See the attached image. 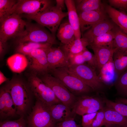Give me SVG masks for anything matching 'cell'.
<instances>
[{
  "mask_svg": "<svg viewBox=\"0 0 127 127\" xmlns=\"http://www.w3.org/2000/svg\"><path fill=\"white\" fill-rule=\"evenodd\" d=\"M104 108L97 111L90 127H101L104 126L105 117Z\"/></svg>",
  "mask_w": 127,
  "mask_h": 127,
  "instance_id": "obj_35",
  "label": "cell"
},
{
  "mask_svg": "<svg viewBox=\"0 0 127 127\" xmlns=\"http://www.w3.org/2000/svg\"><path fill=\"white\" fill-rule=\"evenodd\" d=\"M28 83L34 96L37 100L48 106L61 103L51 89L35 73L30 74Z\"/></svg>",
  "mask_w": 127,
  "mask_h": 127,
  "instance_id": "obj_5",
  "label": "cell"
},
{
  "mask_svg": "<svg viewBox=\"0 0 127 127\" xmlns=\"http://www.w3.org/2000/svg\"><path fill=\"white\" fill-rule=\"evenodd\" d=\"M3 87L11 95L17 115L24 117L31 109L34 96L28 82L20 78H14Z\"/></svg>",
  "mask_w": 127,
  "mask_h": 127,
  "instance_id": "obj_1",
  "label": "cell"
},
{
  "mask_svg": "<svg viewBox=\"0 0 127 127\" xmlns=\"http://www.w3.org/2000/svg\"><path fill=\"white\" fill-rule=\"evenodd\" d=\"M110 6L126 10L127 9V0H109Z\"/></svg>",
  "mask_w": 127,
  "mask_h": 127,
  "instance_id": "obj_40",
  "label": "cell"
},
{
  "mask_svg": "<svg viewBox=\"0 0 127 127\" xmlns=\"http://www.w3.org/2000/svg\"><path fill=\"white\" fill-rule=\"evenodd\" d=\"M9 67L12 71L20 73L24 71L28 64V61L25 56L17 53L9 57L7 60Z\"/></svg>",
  "mask_w": 127,
  "mask_h": 127,
  "instance_id": "obj_23",
  "label": "cell"
},
{
  "mask_svg": "<svg viewBox=\"0 0 127 127\" xmlns=\"http://www.w3.org/2000/svg\"><path fill=\"white\" fill-rule=\"evenodd\" d=\"M49 71L52 75L60 80L74 95L88 93L92 90L81 79L70 73L67 67L56 68Z\"/></svg>",
  "mask_w": 127,
  "mask_h": 127,
  "instance_id": "obj_4",
  "label": "cell"
},
{
  "mask_svg": "<svg viewBox=\"0 0 127 127\" xmlns=\"http://www.w3.org/2000/svg\"><path fill=\"white\" fill-rule=\"evenodd\" d=\"M127 12V9L125 10Z\"/></svg>",
  "mask_w": 127,
  "mask_h": 127,
  "instance_id": "obj_46",
  "label": "cell"
},
{
  "mask_svg": "<svg viewBox=\"0 0 127 127\" xmlns=\"http://www.w3.org/2000/svg\"><path fill=\"white\" fill-rule=\"evenodd\" d=\"M17 115L16 109L10 93L3 87L0 90V118L5 119Z\"/></svg>",
  "mask_w": 127,
  "mask_h": 127,
  "instance_id": "obj_15",
  "label": "cell"
},
{
  "mask_svg": "<svg viewBox=\"0 0 127 127\" xmlns=\"http://www.w3.org/2000/svg\"><path fill=\"white\" fill-rule=\"evenodd\" d=\"M46 49H37L27 55L29 60V67L34 71L44 74L48 71Z\"/></svg>",
  "mask_w": 127,
  "mask_h": 127,
  "instance_id": "obj_13",
  "label": "cell"
},
{
  "mask_svg": "<svg viewBox=\"0 0 127 127\" xmlns=\"http://www.w3.org/2000/svg\"><path fill=\"white\" fill-rule=\"evenodd\" d=\"M46 52L48 63V71L69 66L68 58L60 48L52 47L46 49Z\"/></svg>",
  "mask_w": 127,
  "mask_h": 127,
  "instance_id": "obj_14",
  "label": "cell"
},
{
  "mask_svg": "<svg viewBox=\"0 0 127 127\" xmlns=\"http://www.w3.org/2000/svg\"><path fill=\"white\" fill-rule=\"evenodd\" d=\"M82 53L85 62L95 69L96 68V65L94 55L87 48Z\"/></svg>",
  "mask_w": 127,
  "mask_h": 127,
  "instance_id": "obj_36",
  "label": "cell"
},
{
  "mask_svg": "<svg viewBox=\"0 0 127 127\" xmlns=\"http://www.w3.org/2000/svg\"><path fill=\"white\" fill-rule=\"evenodd\" d=\"M81 34L102 20L108 19L105 8L100 10L87 11L78 14Z\"/></svg>",
  "mask_w": 127,
  "mask_h": 127,
  "instance_id": "obj_12",
  "label": "cell"
},
{
  "mask_svg": "<svg viewBox=\"0 0 127 127\" xmlns=\"http://www.w3.org/2000/svg\"><path fill=\"white\" fill-rule=\"evenodd\" d=\"M69 71L83 81L93 90L99 91L103 87V83L95 69L87 64L67 67Z\"/></svg>",
  "mask_w": 127,
  "mask_h": 127,
  "instance_id": "obj_9",
  "label": "cell"
},
{
  "mask_svg": "<svg viewBox=\"0 0 127 127\" xmlns=\"http://www.w3.org/2000/svg\"><path fill=\"white\" fill-rule=\"evenodd\" d=\"M56 5L63 10L64 7V0H56Z\"/></svg>",
  "mask_w": 127,
  "mask_h": 127,
  "instance_id": "obj_42",
  "label": "cell"
},
{
  "mask_svg": "<svg viewBox=\"0 0 127 127\" xmlns=\"http://www.w3.org/2000/svg\"><path fill=\"white\" fill-rule=\"evenodd\" d=\"M103 101L106 106L114 109L127 119V105L120 102H114L106 98H104Z\"/></svg>",
  "mask_w": 127,
  "mask_h": 127,
  "instance_id": "obj_32",
  "label": "cell"
},
{
  "mask_svg": "<svg viewBox=\"0 0 127 127\" xmlns=\"http://www.w3.org/2000/svg\"><path fill=\"white\" fill-rule=\"evenodd\" d=\"M52 1L49 0H17L13 8V14L35 15L53 5Z\"/></svg>",
  "mask_w": 127,
  "mask_h": 127,
  "instance_id": "obj_10",
  "label": "cell"
},
{
  "mask_svg": "<svg viewBox=\"0 0 127 127\" xmlns=\"http://www.w3.org/2000/svg\"><path fill=\"white\" fill-rule=\"evenodd\" d=\"M116 24L108 19L97 23L83 33L82 37L86 39L89 45L95 38L111 31Z\"/></svg>",
  "mask_w": 127,
  "mask_h": 127,
  "instance_id": "obj_16",
  "label": "cell"
},
{
  "mask_svg": "<svg viewBox=\"0 0 127 127\" xmlns=\"http://www.w3.org/2000/svg\"><path fill=\"white\" fill-rule=\"evenodd\" d=\"M98 76L103 83L110 84L116 81L119 76L115 70L113 57L101 68Z\"/></svg>",
  "mask_w": 127,
  "mask_h": 127,
  "instance_id": "obj_24",
  "label": "cell"
},
{
  "mask_svg": "<svg viewBox=\"0 0 127 127\" xmlns=\"http://www.w3.org/2000/svg\"><path fill=\"white\" fill-rule=\"evenodd\" d=\"M89 45L87 41L82 37L80 39H75L71 42L66 44H63L60 48L64 53L67 57L80 53Z\"/></svg>",
  "mask_w": 127,
  "mask_h": 127,
  "instance_id": "obj_21",
  "label": "cell"
},
{
  "mask_svg": "<svg viewBox=\"0 0 127 127\" xmlns=\"http://www.w3.org/2000/svg\"><path fill=\"white\" fill-rule=\"evenodd\" d=\"M107 14L112 21L127 34V14L118 10L110 5L105 6Z\"/></svg>",
  "mask_w": 127,
  "mask_h": 127,
  "instance_id": "obj_20",
  "label": "cell"
},
{
  "mask_svg": "<svg viewBox=\"0 0 127 127\" xmlns=\"http://www.w3.org/2000/svg\"><path fill=\"white\" fill-rule=\"evenodd\" d=\"M104 103L99 98L93 96H82L77 98L72 111L82 116L97 111L104 107Z\"/></svg>",
  "mask_w": 127,
  "mask_h": 127,
  "instance_id": "obj_11",
  "label": "cell"
},
{
  "mask_svg": "<svg viewBox=\"0 0 127 127\" xmlns=\"http://www.w3.org/2000/svg\"><path fill=\"white\" fill-rule=\"evenodd\" d=\"M28 127H55L48 107L37 100L27 118Z\"/></svg>",
  "mask_w": 127,
  "mask_h": 127,
  "instance_id": "obj_7",
  "label": "cell"
},
{
  "mask_svg": "<svg viewBox=\"0 0 127 127\" xmlns=\"http://www.w3.org/2000/svg\"><path fill=\"white\" fill-rule=\"evenodd\" d=\"M94 53L97 67L100 70L113 57L115 49L112 46L91 47Z\"/></svg>",
  "mask_w": 127,
  "mask_h": 127,
  "instance_id": "obj_17",
  "label": "cell"
},
{
  "mask_svg": "<svg viewBox=\"0 0 127 127\" xmlns=\"http://www.w3.org/2000/svg\"><path fill=\"white\" fill-rule=\"evenodd\" d=\"M7 48V42L0 40V59L3 58Z\"/></svg>",
  "mask_w": 127,
  "mask_h": 127,
  "instance_id": "obj_41",
  "label": "cell"
},
{
  "mask_svg": "<svg viewBox=\"0 0 127 127\" xmlns=\"http://www.w3.org/2000/svg\"><path fill=\"white\" fill-rule=\"evenodd\" d=\"M16 51L18 53L27 56L36 50L46 49L52 47L53 44L48 43H38L28 42L18 44Z\"/></svg>",
  "mask_w": 127,
  "mask_h": 127,
  "instance_id": "obj_27",
  "label": "cell"
},
{
  "mask_svg": "<svg viewBox=\"0 0 127 127\" xmlns=\"http://www.w3.org/2000/svg\"><path fill=\"white\" fill-rule=\"evenodd\" d=\"M40 78L51 89L56 97L61 103L72 110L77 97L60 80L47 73L43 74Z\"/></svg>",
  "mask_w": 127,
  "mask_h": 127,
  "instance_id": "obj_6",
  "label": "cell"
},
{
  "mask_svg": "<svg viewBox=\"0 0 127 127\" xmlns=\"http://www.w3.org/2000/svg\"><path fill=\"white\" fill-rule=\"evenodd\" d=\"M77 12L100 10L105 8V6L100 0H74Z\"/></svg>",
  "mask_w": 127,
  "mask_h": 127,
  "instance_id": "obj_26",
  "label": "cell"
},
{
  "mask_svg": "<svg viewBox=\"0 0 127 127\" xmlns=\"http://www.w3.org/2000/svg\"><path fill=\"white\" fill-rule=\"evenodd\" d=\"M28 42L48 43L53 45L57 43L55 36L48 31L44 27L38 23L27 22L24 31L16 38V42L18 44Z\"/></svg>",
  "mask_w": 127,
  "mask_h": 127,
  "instance_id": "obj_3",
  "label": "cell"
},
{
  "mask_svg": "<svg viewBox=\"0 0 127 127\" xmlns=\"http://www.w3.org/2000/svg\"><path fill=\"white\" fill-rule=\"evenodd\" d=\"M113 59L116 71L119 76L127 70V51L115 49Z\"/></svg>",
  "mask_w": 127,
  "mask_h": 127,
  "instance_id": "obj_28",
  "label": "cell"
},
{
  "mask_svg": "<svg viewBox=\"0 0 127 127\" xmlns=\"http://www.w3.org/2000/svg\"><path fill=\"white\" fill-rule=\"evenodd\" d=\"M0 22V40L6 42L20 36L24 31L27 23L20 15L15 13Z\"/></svg>",
  "mask_w": 127,
  "mask_h": 127,
  "instance_id": "obj_8",
  "label": "cell"
},
{
  "mask_svg": "<svg viewBox=\"0 0 127 127\" xmlns=\"http://www.w3.org/2000/svg\"><path fill=\"white\" fill-rule=\"evenodd\" d=\"M97 112L82 116L83 127H90L96 115Z\"/></svg>",
  "mask_w": 127,
  "mask_h": 127,
  "instance_id": "obj_38",
  "label": "cell"
},
{
  "mask_svg": "<svg viewBox=\"0 0 127 127\" xmlns=\"http://www.w3.org/2000/svg\"><path fill=\"white\" fill-rule=\"evenodd\" d=\"M27 123L24 117H20L15 120L0 121V127H26Z\"/></svg>",
  "mask_w": 127,
  "mask_h": 127,
  "instance_id": "obj_34",
  "label": "cell"
},
{
  "mask_svg": "<svg viewBox=\"0 0 127 127\" xmlns=\"http://www.w3.org/2000/svg\"><path fill=\"white\" fill-rule=\"evenodd\" d=\"M48 107L53 120L56 124L72 117L71 115L73 112L72 110L62 103Z\"/></svg>",
  "mask_w": 127,
  "mask_h": 127,
  "instance_id": "obj_22",
  "label": "cell"
},
{
  "mask_svg": "<svg viewBox=\"0 0 127 127\" xmlns=\"http://www.w3.org/2000/svg\"><path fill=\"white\" fill-rule=\"evenodd\" d=\"M9 80V79L4 75L3 73L0 71V84H1L4 82Z\"/></svg>",
  "mask_w": 127,
  "mask_h": 127,
  "instance_id": "obj_43",
  "label": "cell"
},
{
  "mask_svg": "<svg viewBox=\"0 0 127 127\" xmlns=\"http://www.w3.org/2000/svg\"><path fill=\"white\" fill-rule=\"evenodd\" d=\"M20 15L28 19L34 20L37 23L46 27L51 33L55 36L61 20L68 16V13L63 12L56 5H52L41 12L35 15Z\"/></svg>",
  "mask_w": 127,
  "mask_h": 127,
  "instance_id": "obj_2",
  "label": "cell"
},
{
  "mask_svg": "<svg viewBox=\"0 0 127 127\" xmlns=\"http://www.w3.org/2000/svg\"><path fill=\"white\" fill-rule=\"evenodd\" d=\"M17 0H0V22L13 14Z\"/></svg>",
  "mask_w": 127,
  "mask_h": 127,
  "instance_id": "obj_31",
  "label": "cell"
},
{
  "mask_svg": "<svg viewBox=\"0 0 127 127\" xmlns=\"http://www.w3.org/2000/svg\"><path fill=\"white\" fill-rule=\"evenodd\" d=\"M117 88L120 93L126 94L127 90V70L122 73L116 81Z\"/></svg>",
  "mask_w": 127,
  "mask_h": 127,
  "instance_id": "obj_33",
  "label": "cell"
},
{
  "mask_svg": "<svg viewBox=\"0 0 127 127\" xmlns=\"http://www.w3.org/2000/svg\"><path fill=\"white\" fill-rule=\"evenodd\" d=\"M55 127H79L77 124L73 117L69 118L56 123Z\"/></svg>",
  "mask_w": 127,
  "mask_h": 127,
  "instance_id": "obj_39",
  "label": "cell"
},
{
  "mask_svg": "<svg viewBox=\"0 0 127 127\" xmlns=\"http://www.w3.org/2000/svg\"><path fill=\"white\" fill-rule=\"evenodd\" d=\"M126 94H127V92H126Z\"/></svg>",
  "mask_w": 127,
  "mask_h": 127,
  "instance_id": "obj_47",
  "label": "cell"
},
{
  "mask_svg": "<svg viewBox=\"0 0 127 127\" xmlns=\"http://www.w3.org/2000/svg\"><path fill=\"white\" fill-rule=\"evenodd\" d=\"M65 4L67 10L69 22L75 32L76 39L81 38L79 21L75 1L72 0H64Z\"/></svg>",
  "mask_w": 127,
  "mask_h": 127,
  "instance_id": "obj_19",
  "label": "cell"
},
{
  "mask_svg": "<svg viewBox=\"0 0 127 127\" xmlns=\"http://www.w3.org/2000/svg\"><path fill=\"white\" fill-rule=\"evenodd\" d=\"M116 102H120L127 105V99L124 98H120L116 99Z\"/></svg>",
  "mask_w": 127,
  "mask_h": 127,
  "instance_id": "obj_44",
  "label": "cell"
},
{
  "mask_svg": "<svg viewBox=\"0 0 127 127\" xmlns=\"http://www.w3.org/2000/svg\"><path fill=\"white\" fill-rule=\"evenodd\" d=\"M57 31V37L63 44H68L76 39L74 31L68 21L60 24Z\"/></svg>",
  "mask_w": 127,
  "mask_h": 127,
  "instance_id": "obj_25",
  "label": "cell"
},
{
  "mask_svg": "<svg viewBox=\"0 0 127 127\" xmlns=\"http://www.w3.org/2000/svg\"><path fill=\"white\" fill-rule=\"evenodd\" d=\"M114 35L112 30L95 38L90 44V46H107L112 47Z\"/></svg>",
  "mask_w": 127,
  "mask_h": 127,
  "instance_id": "obj_30",
  "label": "cell"
},
{
  "mask_svg": "<svg viewBox=\"0 0 127 127\" xmlns=\"http://www.w3.org/2000/svg\"><path fill=\"white\" fill-rule=\"evenodd\" d=\"M127 127V126L124 127Z\"/></svg>",
  "mask_w": 127,
  "mask_h": 127,
  "instance_id": "obj_45",
  "label": "cell"
},
{
  "mask_svg": "<svg viewBox=\"0 0 127 127\" xmlns=\"http://www.w3.org/2000/svg\"><path fill=\"white\" fill-rule=\"evenodd\" d=\"M69 65L68 66H76L85 64L82 53L71 56L68 58Z\"/></svg>",
  "mask_w": 127,
  "mask_h": 127,
  "instance_id": "obj_37",
  "label": "cell"
},
{
  "mask_svg": "<svg viewBox=\"0 0 127 127\" xmlns=\"http://www.w3.org/2000/svg\"><path fill=\"white\" fill-rule=\"evenodd\" d=\"M112 30L114 35L113 48L117 50L127 51V34L116 25Z\"/></svg>",
  "mask_w": 127,
  "mask_h": 127,
  "instance_id": "obj_29",
  "label": "cell"
},
{
  "mask_svg": "<svg viewBox=\"0 0 127 127\" xmlns=\"http://www.w3.org/2000/svg\"><path fill=\"white\" fill-rule=\"evenodd\" d=\"M105 127L127 126V119L114 109L106 106L104 108Z\"/></svg>",
  "mask_w": 127,
  "mask_h": 127,
  "instance_id": "obj_18",
  "label": "cell"
}]
</instances>
